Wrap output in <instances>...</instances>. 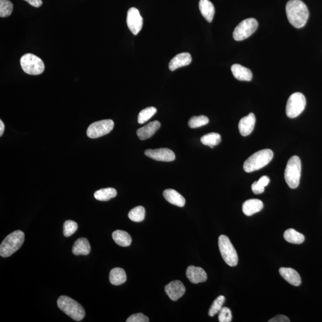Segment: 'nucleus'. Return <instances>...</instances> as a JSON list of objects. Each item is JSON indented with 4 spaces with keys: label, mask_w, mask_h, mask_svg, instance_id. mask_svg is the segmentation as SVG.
Masks as SVG:
<instances>
[{
    "label": "nucleus",
    "mask_w": 322,
    "mask_h": 322,
    "mask_svg": "<svg viewBox=\"0 0 322 322\" xmlns=\"http://www.w3.org/2000/svg\"><path fill=\"white\" fill-rule=\"evenodd\" d=\"M286 13L290 24L296 28H303L308 21V8L301 0H289L286 5Z\"/></svg>",
    "instance_id": "f257e3e1"
},
{
    "label": "nucleus",
    "mask_w": 322,
    "mask_h": 322,
    "mask_svg": "<svg viewBox=\"0 0 322 322\" xmlns=\"http://www.w3.org/2000/svg\"><path fill=\"white\" fill-rule=\"evenodd\" d=\"M57 304L63 313L74 321H80L85 317V310L81 305L68 296H60L57 300Z\"/></svg>",
    "instance_id": "f03ea898"
},
{
    "label": "nucleus",
    "mask_w": 322,
    "mask_h": 322,
    "mask_svg": "<svg viewBox=\"0 0 322 322\" xmlns=\"http://www.w3.org/2000/svg\"><path fill=\"white\" fill-rule=\"evenodd\" d=\"M273 152L270 149H263L255 152L245 161L243 169L246 172H251L264 167L269 164L273 158Z\"/></svg>",
    "instance_id": "7ed1b4c3"
},
{
    "label": "nucleus",
    "mask_w": 322,
    "mask_h": 322,
    "mask_svg": "<svg viewBox=\"0 0 322 322\" xmlns=\"http://www.w3.org/2000/svg\"><path fill=\"white\" fill-rule=\"evenodd\" d=\"M25 241L24 233L16 231L8 235L0 245V255L8 257L21 248Z\"/></svg>",
    "instance_id": "20e7f679"
},
{
    "label": "nucleus",
    "mask_w": 322,
    "mask_h": 322,
    "mask_svg": "<svg viewBox=\"0 0 322 322\" xmlns=\"http://www.w3.org/2000/svg\"><path fill=\"white\" fill-rule=\"evenodd\" d=\"M301 173V162L298 156H293L287 163L284 171V179L290 188H298Z\"/></svg>",
    "instance_id": "39448f33"
},
{
    "label": "nucleus",
    "mask_w": 322,
    "mask_h": 322,
    "mask_svg": "<svg viewBox=\"0 0 322 322\" xmlns=\"http://www.w3.org/2000/svg\"><path fill=\"white\" fill-rule=\"evenodd\" d=\"M218 246L223 259L229 266L235 267L238 263V255L229 238L221 235L218 238Z\"/></svg>",
    "instance_id": "423d86ee"
},
{
    "label": "nucleus",
    "mask_w": 322,
    "mask_h": 322,
    "mask_svg": "<svg viewBox=\"0 0 322 322\" xmlns=\"http://www.w3.org/2000/svg\"><path fill=\"white\" fill-rule=\"evenodd\" d=\"M21 65L26 74L32 76L41 74L45 70L44 63L42 60L31 53L25 54L21 57Z\"/></svg>",
    "instance_id": "0eeeda50"
},
{
    "label": "nucleus",
    "mask_w": 322,
    "mask_h": 322,
    "mask_svg": "<svg viewBox=\"0 0 322 322\" xmlns=\"http://www.w3.org/2000/svg\"><path fill=\"white\" fill-rule=\"evenodd\" d=\"M306 106V99L301 93H293L289 97L286 106V114L290 119L297 117L303 112Z\"/></svg>",
    "instance_id": "6e6552de"
},
{
    "label": "nucleus",
    "mask_w": 322,
    "mask_h": 322,
    "mask_svg": "<svg viewBox=\"0 0 322 322\" xmlns=\"http://www.w3.org/2000/svg\"><path fill=\"white\" fill-rule=\"evenodd\" d=\"M258 25V22L255 19L248 18L243 20L235 28L233 37L236 41H243L255 33Z\"/></svg>",
    "instance_id": "1a4fd4ad"
},
{
    "label": "nucleus",
    "mask_w": 322,
    "mask_h": 322,
    "mask_svg": "<svg viewBox=\"0 0 322 322\" xmlns=\"http://www.w3.org/2000/svg\"><path fill=\"white\" fill-rule=\"evenodd\" d=\"M114 122L112 120H104L95 122L88 126L87 135L91 139L105 136L113 130Z\"/></svg>",
    "instance_id": "9d476101"
},
{
    "label": "nucleus",
    "mask_w": 322,
    "mask_h": 322,
    "mask_svg": "<svg viewBox=\"0 0 322 322\" xmlns=\"http://www.w3.org/2000/svg\"><path fill=\"white\" fill-rule=\"evenodd\" d=\"M143 18L139 10L131 7L128 10L126 17V24L129 30L134 36L137 35L143 27Z\"/></svg>",
    "instance_id": "9b49d317"
},
{
    "label": "nucleus",
    "mask_w": 322,
    "mask_h": 322,
    "mask_svg": "<svg viewBox=\"0 0 322 322\" xmlns=\"http://www.w3.org/2000/svg\"><path fill=\"white\" fill-rule=\"evenodd\" d=\"M145 154L152 159L163 162H171L175 159L174 152L167 148L148 149Z\"/></svg>",
    "instance_id": "f8f14e48"
},
{
    "label": "nucleus",
    "mask_w": 322,
    "mask_h": 322,
    "mask_svg": "<svg viewBox=\"0 0 322 322\" xmlns=\"http://www.w3.org/2000/svg\"><path fill=\"white\" fill-rule=\"evenodd\" d=\"M166 294L172 301H177L185 294L186 288L182 282L174 281L165 287Z\"/></svg>",
    "instance_id": "ddd939ff"
},
{
    "label": "nucleus",
    "mask_w": 322,
    "mask_h": 322,
    "mask_svg": "<svg viewBox=\"0 0 322 322\" xmlns=\"http://www.w3.org/2000/svg\"><path fill=\"white\" fill-rule=\"evenodd\" d=\"M186 277L193 283L204 282L207 280L205 270L200 267L189 266L186 270Z\"/></svg>",
    "instance_id": "4468645a"
},
{
    "label": "nucleus",
    "mask_w": 322,
    "mask_h": 322,
    "mask_svg": "<svg viewBox=\"0 0 322 322\" xmlns=\"http://www.w3.org/2000/svg\"><path fill=\"white\" fill-rule=\"evenodd\" d=\"M256 119L254 114L250 113L248 116L242 118L239 123V130L242 136L245 137L254 130Z\"/></svg>",
    "instance_id": "2eb2a0df"
},
{
    "label": "nucleus",
    "mask_w": 322,
    "mask_h": 322,
    "mask_svg": "<svg viewBox=\"0 0 322 322\" xmlns=\"http://www.w3.org/2000/svg\"><path fill=\"white\" fill-rule=\"evenodd\" d=\"M160 127L161 123L158 121H154L139 128L137 131V134L140 140H145L153 136Z\"/></svg>",
    "instance_id": "dca6fc26"
},
{
    "label": "nucleus",
    "mask_w": 322,
    "mask_h": 322,
    "mask_svg": "<svg viewBox=\"0 0 322 322\" xmlns=\"http://www.w3.org/2000/svg\"><path fill=\"white\" fill-rule=\"evenodd\" d=\"M192 60V56L189 53L178 54L169 62V69L170 71H173L178 68L186 67L191 64Z\"/></svg>",
    "instance_id": "f3484780"
},
{
    "label": "nucleus",
    "mask_w": 322,
    "mask_h": 322,
    "mask_svg": "<svg viewBox=\"0 0 322 322\" xmlns=\"http://www.w3.org/2000/svg\"><path fill=\"white\" fill-rule=\"evenodd\" d=\"M280 273L282 277L292 285L300 286L301 283L300 275L295 270L286 267H281Z\"/></svg>",
    "instance_id": "a211bd4d"
},
{
    "label": "nucleus",
    "mask_w": 322,
    "mask_h": 322,
    "mask_svg": "<svg viewBox=\"0 0 322 322\" xmlns=\"http://www.w3.org/2000/svg\"><path fill=\"white\" fill-rule=\"evenodd\" d=\"M263 203L262 201L257 199L247 200L243 203L242 211L247 216H251L253 214L262 210Z\"/></svg>",
    "instance_id": "6ab92c4d"
},
{
    "label": "nucleus",
    "mask_w": 322,
    "mask_h": 322,
    "mask_svg": "<svg viewBox=\"0 0 322 322\" xmlns=\"http://www.w3.org/2000/svg\"><path fill=\"white\" fill-rule=\"evenodd\" d=\"M163 197L172 205L183 207L185 205L186 200L179 192L174 189H166L163 192Z\"/></svg>",
    "instance_id": "aec40b11"
},
{
    "label": "nucleus",
    "mask_w": 322,
    "mask_h": 322,
    "mask_svg": "<svg viewBox=\"0 0 322 322\" xmlns=\"http://www.w3.org/2000/svg\"><path fill=\"white\" fill-rule=\"evenodd\" d=\"M231 71L235 79L238 80L250 81L252 79V74L251 70L240 64L233 65L231 67Z\"/></svg>",
    "instance_id": "412c9836"
},
{
    "label": "nucleus",
    "mask_w": 322,
    "mask_h": 322,
    "mask_svg": "<svg viewBox=\"0 0 322 322\" xmlns=\"http://www.w3.org/2000/svg\"><path fill=\"white\" fill-rule=\"evenodd\" d=\"M199 7L203 18L208 22H211L215 14L213 4L209 0H200Z\"/></svg>",
    "instance_id": "4be33fe9"
},
{
    "label": "nucleus",
    "mask_w": 322,
    "mask_h": 322,
    "mask_svg": "<svg viewBox=\"0 0 322 322\" xmlns=\"http://www.w3.org/2000/svg\"><path fill=\"white\" fill-rule=\"evenodd\" d=\"M91 251L90 243L87 239L80 238L76 241L73 248V252L74 255H88Z\"/></svg>",
    "instance_id": "5701e85b"
},
{
    "label": "nucleus",
    "mask_w": 322,
    "mask_h": 322,
    "mask_svg": "<svg viewBox=\"0 0 322 322\" xmlns=\"http://www.w3.org/2000/svg\"><path fill=\"white\" fill-rule=\"evenodd\" d=\"M109 281L114 285H120L125 283L126 281V275L125 270L119 267H116L111 270L109 274Z\"/></svg>",
    "instance_id": "b1692460"
},
{
    "label": "nucleus",
    "mask_w": 322,
    "mask_h": 322,
    "mask_svg": "<svg viewBox=\"0 0 322 322\" xmlns=\"http://www.w3.org/2000/svg\"><path fill=\"white\" fill-rule=\"evenodd\" d=\"M112 238H113V240L116 242V243L121 246L126 247L130 246L132 242L131 236L127 232L120 231V230L115 231L112 234Z\"/></svg>",
    "instance_id": "393cba45"
},
{
    "label": "nucleus",
    "mask_w": 322,
    "mask_h": 322,
    "mask_svg": "<svg viewBox=\"0 0 322 322\" xmlns=\"http://www.w3.org/2000/svg\"><path fill=\"white\" fill-rule=\"evenodd\" d=\"M283 237L287 242L293 244H301L303 243L305 240L303 234L293 229L286 230L284 233Z\"/></svg>",
    "instance_id": "a878e982"
},
{
    "label": "nucleus",
    "mask_w": 322,
    "mask_h": 322,
    "mask_svg": "<svg viewBox=\"0 0 322 322\" xmlns=\"http://www.w3.org/2000/svg\"><path fill=\"white\" fill-rule=\"evenodd\" d=\"M117 195L116 189L106 188L99 190L94 193V198L100 201H108L116 197Z\"/></svg>",
    "instance_id": "bb28decb"
},
{
    "label": "nucleus",
    "mask_w": 322,
    "mask_h": 322,
    "mask_svg": "<svg viewBox=\"0 0 322 322\" xmlns=\"http://www.w3.org/2000/svg\"><path fill=\"white\" fill-rule=\"evenodd\" d=\"M221 141L220 134L216 133H211L201 137V142L204 145L208 146L213 148L215 146L219 145Z\"/></svg>",
    "instance_id": "cd10ccee"
},
{
    "label": "nucleus",
    "mask_w": 322,
    "mask_h": 322,
    "mask_svg": "<svg viewBox=\"0 0 322 322\" xmlns=\"http://www.w3.org/2000/svg\"><path fill=\"white\" fill-rule=\"evenodd\" d=\"M128 217L134 222H141L145 217V209L142 206H138L129 212Z\"/></svg>",
    "instance_id": "c85d7f7f"
},
{
    "label": "nucleus",
    "mask_w": 322,
    "mask_h": 322,
    "mask_svg": "<svg viewBox=\"0 0 322 322\" xmlns=\"http://www.w3.org/2000/svg\"><path fill=\"white\" fill-rule=\"evenodd\" d=\"M157 109L155 107H148L140 112L138 116V122L140 124L145 123L157 113Z\"/></svg>",
    "instance_id": "c756f323"
},
{
    "label": "nucleus",
    "mask_w": 322,
    "mask_h": 322,
    "mask_svg": "<svg viewBox=\"0 0 322 322\" xmlns=\"http://www.w3.org/2000/svg\"><path fill=\"white\" fill-rule=\"evenodd\" d=\"M226 298L223 295H220L212 303L210 309L209 310L208 315L211 317H213L215 315L220 312L225 302Z\"/></svg>",
    "instance_id": "7c9ffc66"
},
{
    "label": "nucleus",
    "mask_w": 322,
    "mask_h": 322,
    "mask_svg": "<svg viewBox=\"0 0 322 322\" xmlns=\"http://www.w3.org/2000/svg\"><path fill=\"white\" fill-rule=\"evenodd\" d=\"M13 5L9 0H0V17L6 18L12 13Z\"/></svg>",
    "instance_id": "2f4dec72"
},
{
    "label": "nucleus",
    "mask_w": 322,
    "mask_h": 322,
    "mask_svg": "<svg viewBox=\"0 0 322 322\" xmlns=\"http://www.w3.org/2000/svg\"><path fill=\"white\" fill-rule=\"evenodd\" d=\"M209 122L208 118L201 116L198 117H193L189 121L188 125L191 128H196L201 126L208 124Z\"/></svg>",
    "instance_id": "473e14b6"
},
{
    "label": "nucleus",
    "mask_w": 322,
    "mask_h": 322,
    "mask_svg": "<svg viewBox=\"0 0 322 322\" xmlns=\"http://www.w3.org/2000/svg\"><path fill=\"white\" fill-rule=\"evenodd\" d=\"M78 229V224L73 220L65 221L63 225V235L65 237H70L74 234Z\"/></svg>",
    "instance_id": "72a5a7b5"
},
{
    "label": "nucleus",
    "mask_w": 322,
    "mask_h": 322,
    "mask_svg": "<svg viewBox=\"0 0 322 322\" xmlns=\"http://www.w3.org/2000/svg\"><path fill=\"white\" fill-rule=\"evenodd\" d=\"M232 320V315L231 309L228 307H223L218 313V321L220 322H231Z\"/></svg>",
    "instance_id": "f704fd0d"
},
{
    "label": "nucleus",
    "mask_w": 322,
    "mask_h": 322,
    "mask_svg": "<svg viewBox=\"0 0 322 322\" xmlns=\"http://www.w3.org/2000/svg\"><path fill=\"white\" fill-rule=\"evenodd\" d=\"M126 322H149V319L147 316L143 313H137L132 315L126 321Z\"/></svg>",
    "instance_id": "c9c22d12"
},
{
    "label": "nucleus",
    "mask_w": 322,
    "mask_h": 322,
    "mask_svg": "<svg viewBox=\"0 0 322 322\" xmlns=\"http://www.w3.org/2000/svg\"><path fill=\"white\" fill-rule=\"evenodd\" d=\"M264 187L261 186L259 183L255 182L251 186L253 192L256 195L261 194L264 192Z\"/></svg>",
    "instance_id": "e433bc0d"
},
{
    "label": "nucleus",
    "mask_w": 322,
    "mask_h": 322,
    "mask_svg": "<svg viewBox=\"0 0 322 322\" xmlns=\"http://www.w3.org/2000/svg\"><path fill=\"white\" fill-rule=\"evenodd\" d=\"M289 319L286 316L280 315L270 319L269 322H289Z\"/></svg>",
    "instance_id": "4c0bfd02"
},
{
    "label": "nucleus",
    "mask_w": 322,
    "mask_h": 322,
    "mask_svg": "<svg viewBox=\"0 0 322 322\" xmlns=\"http://www.w3.org/2000/svg\"><path fill=\"white\" fill-rule=\"evenodd\" d=\"M24 1L35 7H41L42 4V0H24Z\"/></svg>",
    "instance_id": "58836bf2"
},
{
    "label": "nucleus",
    "mask_w": 322,
    "mask_h": 322,
    "mask_svg": "<svg viewBox=\"0 0 322 322\" xmlns=\"http://www.w3.org/2000/svg\"><path fill=\"white\" fill-rule=\"evenodd\" d=\"M270 179L269 177L264 175V176L261 177L259 180H258V182L260 184V185L264 188L269 185L270 183Z\"/></svg>",
    "instance_id": "ea45409f"
},
{
    "label": "nucleus",
    "mask_w": 322,
    "mask_h": 322,
    "mask_svg": "<svg viewBox=\"0 0 322 322\" xmlns=\"http://www.w3.org/2000/svg\"><path fill=\"white\" fill-rule=\"evenodd\" d=\"M5 129V126L2 120H0V136H2L3 134Z\"/></svg>",
    "instance_id": "a19ab883"
}]
</instances>
